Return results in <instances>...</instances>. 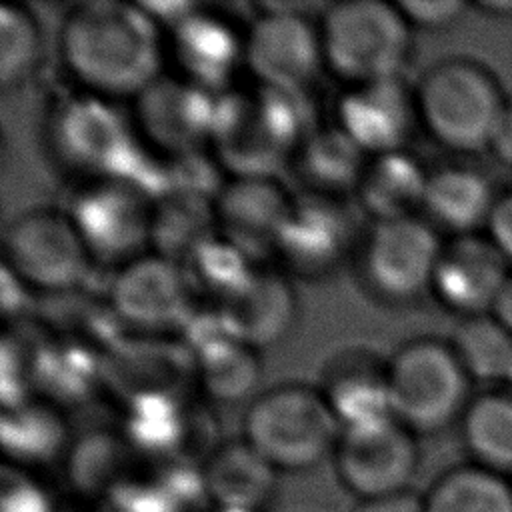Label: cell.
<instances>
[{"label":"cell","mask_w":512,"mask_h":512,"mask_svg":"<svg viewBox=\"0 0 512 512\" xmlns=\"http://www.w3.org/2000/svg\"><path fill=\"white\" fill-rule=\"evenodd\" d=\"M56 54L76 90L134 100L162 76L166 34L140 2L88 0L64 12Z\"/></svg>","instance_id":"1"},{"label":"cell","mask_w":512,"mask_h":512,"mask_svg":"<svg viewBox=\"0 0 512 512\" xmlns=\"http://www.w3.org/2000/svg\"><path fill=\"white\" fill-rule=\"evenodd\" d=\"M412 88L418 126L438 146L456 154L488 152L508 98L484 64L450 56L430 64Z\"/></svg>","instance_id":"2"},{"label":"cell","mask_w":512,"mask_h":512,"mask_svg":"<svg viewBox=\"0 0 512 512\" xmlns=\"http://www.w3.org/2000/svg\"><path fill=\"white\" fill-rule=\"evenodd\" d=\"M324 68L342 86L400 78L412 52V26L396 2L342 0L316 22Z\"/></svg>","instance_id":"3"},{"label":"cell","mask_w":512,"mask_h":512,"mask_svg":"<svg viewBox=\"0 0 512 512\" xmlns=\"http://www.w3.org/2000/svg\"><path fill=\"white\" fill-rule=\"evenodd\" d=\"M46 146L80 184L100 178L134 182L144 166L132 122L118 114L114 102L80 90L56 100L46 114Z\"/></svg>","instance_id":"4"},{"label":"cell","mask_w":512,"mask_h":512,"mask_svg":"<svg viewBox=\"0 0 512 512\" xmlns=\"http://www.w3.org/2000/svg\"><path fill=\"white\" fill-rule=\"evenodd\" d=\"M340 422L318 386L284 382L256 394L242 416V438L278 472H300L332 454Z\"/></svg>","instance_id":"5"},{"label":"cell","mask_w":512,"mask_h":512,"mask_svg":"<svg viewBox=\"0 0 512 512\" xmlns=\"http://www.w3.org/2000/svg\"><path fill=\"white\" fill-rule=\"evenodd\" d=\"M294 96L256 86L218 98L212 146L232 176H274L282 162L292 160L306 134Z\"/></svg>","instance_id":"6"},{"label":"cell","mask_w":512,"mask_h":512,"mask_svg":"<svg viewBox=\"0 0 512 512\" xmlns=\"http://www.w3.org/2000/svg\"><path fill=\"white\" fill-rule=\"evenodd\" d=\"M470 382L444 340L414 338L388 358L392 416L416 436L440 432L460 420L472 400Z\"/></svg>","instance_id":"7"},{"label":"cell","mask_w":512,"mask_h":512,"mask_svg":"<svg viewBox=\"0 0 512 512\" xmlns=\"http://www.w3.org/2000/svg\"><path fill=\"white\" fill-rule=\"evenodd\" d=\"M442 244L422 216L370 222L354 250L356 276L382 304L414 302L430 292Z\"/></svg>","instance_id":"8"},{"label":"cell","mask_w":512,"mask_h":512,"mask_svg":"<svg viewBox=\"0 0 512 512\" xmlns=\"http://www.w3.org/2000/svg\"><path fill=\"white\" fill-rule=\"evenodd\" d=\"M66 210L34 206L16 214L2 236V266L30 292L62 294L76 288L92 266Z\"/></svg>","instance_id":"9"},{"label":"cell","mask_w":512,"mask_h":512,"mask_svg":"<svg viewBox=\"0 0 512 512\" xmlns=\"http://www.w3.org/2000/svg\"><path fill=\"white\" fill-rule=\"evenodd\" d=\"M156 200L124 178L82 182L66 208L92 260L120 266L144 256Z\"/></svg>","instance_id":"10"},{"label":"cell","mask_w":512,"mask_h":512,"mask_svg":"<svg viewBox=\"0 0 512 512\" xmlns=\"http://www.w3.org/2000/svg\"><path fill=\"white\" fill-rule=\"evenodd\" d=\"M246 26L244 68L256 86L300 94L324 68L316 24L304 4L264 2Z\"/></svg>","instance_id":"11"},{"label":"cell","mask_w":512,"mask_h":512,"mask_svg":"<svg viewBox=\"0 0 512 512\" xmlns=\"http://www.w3.org/2000/svg\"><path fill=\"white\" fill-rule=\"evenodd\" d=\"M344 488L360 500L410 488L418 468L416 434L394 416L346 426L332 450Z\"/></svg>","instance_id":"12"},{"label":"cell","mask_w":512,"mask_h":512,"mask_svg":"<svg viewBox=\"0 0 512 512\" xmlns=\"http://www.w3.org/2000/svg\"><path fill=\"white\" fill-rule=\"evenodd\" d=\"M360 234L344 198L302 192L292 200L272 254L288 274L314 280L354 256Z\"/></svg>","instance_id":"13"},{"label":"cell","mask_w":512,"mask_h":512,"mask_svg":"<svg viewBox=\"0 0 512 512\" xmlns=\"http://www.w3.org/2000/svg\"><path fill=\"white\" fill-rule=\"evenodd\" d=\"M132 126L146 146L174 156L212 144L218 98L176 76H160L134 100Z\"/></svg>","instance_id":"14"},{"label":"cell","mask_w":512,"mask_h":512,"mask_svg":"<svg viewBox=\"0 0 512 512\" xmlns=\"http://www.w3.org/2000/svg\"><path fill=\"white\" fill-rule=\"evenodd\" d=\"M166 62L176 66V78L204 88L220 90L244 66L246 28L224 14L196 4L166 32Z\"/></svg>","instance_id":"15"},{"label":"cell","mask_w":512,"mask_h":512,"mask_svg":"<svg viewBox=\"0 0 512 512\" xmlns=\"http://www.w3.org/2000/svg\"><path fill=\"white\" fill-rule=\"evenodd\" d=\"M334 124L366 156L406 150L418 126L414 88L402 76L346 86L334 106Z\"/></svg>","instance_id":"16"},{"label":"cell","mask_w":512,"mask_h":512,"mask_svg":"<svg viewBox=\"0 0 512 512\" xmlns=\"http://www.w3.org/2000/svg\"><path fill=\"white\" fill-rule=\"evenodd\" d=\"M110 306L128 324L168 328L192 314V284L174 260L144 254L120 266L110 286Z\"/></svg>","instance_id":"17"},{"label":"cell","mask_w":512,"mask_h":512,"mask_svg":"<svg viewBox=\"0 0 512 512\" xmlns=\"http://www.w3.org/2000/svg\"><path fill=\"white\" fill-rule=\"evenodd\" d=\"M512 268L486 234L452 236L442 244L430 292L450 312L490 314Z\"/></svg>","instance_id":"18"},{"label":"cell","mask_w":512,"mask_h":512,"mask_svg":"<svg viewBox=\"0 0 512 512\" xmlns=\"http://www.w3.org/2000/svg\"><path fill=\"white\" fill-rule=\"evenodd\" d=\"M292 200L276 176H232L214 198L216 230L252 256L272 252Z\"/></svg>","instance_id":"19"},{"label":"cell","mask_w":512,"mask_h":512,"mask_svg":"<svg viewBox=\"0 0 512 512\" xmlns=\"http://www.w3.org/2000/svg\"><path fill=\"white\" fill-rule=\"evenodd\" d=\"M318 390L342 428L392 416L388 358L370 348L332 354L320 370Z\"/></svg>","instance_id":"20"},{"label":"cell","mask_w":512,"mask_h":512,"mask_svg":"<svg viewBox=\"0 0 512 512\" xmlns=\"http://www.w3.org/2000/svg\"><path fill=\"white\" fill-rule=\"evenodd\" d=\"M278 470L244 438L220 442L200 468L216 510L260 512L272 498Z\"/></svg>","instance_id":"21"},{"label":"cell","mask_w":512,"mask_h":512,"mask_svg":"<svg viewBox=\"0 0 512 512\" xmlns=\"http://www.w3.org/2000/svg\"><path fill=\"white\" fill-rule=\"evenodd\" d=\"M498 200L490 180L476 168L446 164L428 170L422 218L452 236L478 234L486 228Z\"/></svg>","instance_id":"22"},{"label":"cell","mask_w":512,"mask_h":512,"mask_svg":"<svg viewBox=\"0 0 512 512\" xmlns=\"http://www.w3.org/2000/svg\"><path fill=\"white\" fill-rule=\"evenodd\" d=\"M220 308L234 336L260 350L280 342L290 332L298 300L286 274L256 270L252 280Z\"/></svg>","instance_id":"23"},{"label":"cell","mask_w":512,"mask_h":512,"mask_svg":"<svg viewBox=\"0 0 512 512\" xmlns=\"http://www.w3.org/2000/svg\"><path fill=\"white\" fill-rule=\"evenodd\" d=\"M428 170L408 150L368 156L358 186L356 204L370 222L400 220L422 214Z\"/></svg>","instance_id":"24"},{"label":"cell","mask_w":512,"mask_h":512,"mask_svg":"<svg viewBox=\"0 0 512 512\" xmlns=\"http://www.w3.org/2000/svg\"><path fill=\"white\" fill-rule=\"evenodd\" d=\"M0 432L6 464L26 472L64 460L72 444L60 406L44 398L2 408Z\"/></svg>","instance_id":"25"},{"label":"cell","mask_w":512,"mask_h":512,"mask_svg":"<svg viewBox=\"0 0 512 512\" xmlns=\"http://www.w3.org/2000/svg\"><path fill=\"white\" fill-rule=\"evenodd\" d=\"M366 160L368 156L332 124L306 132L290 162L304 184L302 192L344 198L354 194Z\"/></svg>","instance_id":"26"},{"label":"cell","mask_w":512,"mask_h":512,"mask_svg":"<svg viewBox=\"0 0 512 512\" xmlns=\"http://www.w3.org/2000/svg\"><path fill=\"white\" fill-rule=\"evenodd\" d=\"M138 456L122 434L94 430L74 440L64 466L72 488L88 500L112 498L136 472Z\"/></svg>","instance_id":"27"},{"label":"cell","mask_w":512,"mask_h":512,"mask_svg":"<svg viewBox=\"0 0 512 512\" xmlns=\"http://www.w3.org/2000/svg\"><path fill=\"white\" fill-rule=\"evenodd\" d=\"M460 426L474 464L502 476L512 474V392H486L472 398Z\"/></svg>","instance_id":"28"},{"label":"cell","mask_w":512,"mask_h":512,"mask_svg":"<svg viewBox=\"0 0 512 512\" xmlns=\"http://www.w3.org/2000/svg\"><path fill=\"white\" fill-rule=\"evenodd\" d=\"M194 378L202 392L216 402L246 398L260 378L258 350L236 336H222L196 352Z\"/></svg>","instance_id":"29"},{"label":"cell","mask_w":512,"mask_h":512,"mask_svg":"<svg viewBox=\"0 0 512 512\" xmlns=\"http://www.w3.org/2000/svg\"><path fill=\"white\" fill-rule=\"evenodd\" d=\"M426 512H512V486L478 464L444 472L424 496Z\"/></svg>","instance_id":"30"},{"label":"cell","mask_w":512,"mask_h":512,"mask_svg":"<svg viewBox=\"0 0 512 512\" xmlns=\"http://www.w3.org/2000/svg\"><path fill=\"white\" fill-rule=\"evenodd\" d=\"M448 342L470 380L506 382L512 368V332L492 314L462 318Z\"/></svg>","instance_id":"31"},{"label":"cell","mask_w":512,"mask_h":512,"mask_svg":"<svg viewBox=\"0 0 512 512\" xmlns=\"http://www.w3.org/2000/svg\"><path fill=\"white\" fill-rule=\"evenodd\" d=\"M250 256L252 254L242 250L238 244L216 232L186 258L184 270L192 286H200L202 290L218 296L224 304L256 274L258 268L252 266Z\"/></svg>","instance_id":"32"},{"label":"cell","mask_w":512,"mask_h":512,"mask_svg":"<svg viewBox=\"0 0 512 512\" xmlns=\"http://www.w3.org/2000/svg\"><path fill=\"white\" fill-rule=\"evenodd\" d=\"M44 50L42 26L26 4L0 8V86L14 90L24 84L40 64Z\"/></svg>","instance_id":"33"},{"label":"cell","mask_w":512,"mask_h":512,"mask_svg":"<svg viewBox=\"0 0 512 512\" xmlns=\"http://www.w3.org/2000/svg\"><path fill=\"white\" fill-rule=\"evenodd\" d=\"M2 512H58L48 492L30 478V472L4 464Z\"/></svg>","instance_id":"34"},{"label":"cell","mask_w":512,"mask_h":512,"mask_svg":"<svg viewBox=\"0 0 512 512\" xmlns=\"http://www.w3.org/2000/svg\"><path fill=\"white\" fill-rule=\"evenodd\" d=\"M396 6L412 30L430 32L454 26L468 8L462 0H398Z\"/></svg>","instance_id":"35"},{"label":"cell","mask_w":512,"mask_h":512,"mask_svg":"<svg viewBox=\"0 0 512 512\" xmlns=\"http://www.w3.org/2000/svg\"><path fill=\"white\" fill-rule=\"evenodd\" d=\"M484 230L490 242L512 268V190L498 194Z\"/></svg>","instance_id":"36"},{"label":"cell","mask_w":512,"mask_h":512,"mask_svg":"<svg viewBox=\"0 0 512 512\" xmlns=\"http://www.w3.org/2000/svg\"><path fill=\"white\" fill-rule=\"evenodd\" d=\"M352 512H426V510H424V498L414 494L408 488L396 494L360 500Z\"/></svg>","instance_id":"37"},{"label":"cell","mask_w":512,"mask_h":512,"mask_svg":"<svg viewBox=\"0 0 512 512\" xmlns=\"http://www.w3.org/2000/svg\"><path fill=\"white\" fill-rule=\"evenodd\" d=\"M488 152L508 170H512V98H508L504 112L498 120Z\"/></svg>","instance_id":"38"},{"label":"cell","mask_w":512,"mask_h":512,"mask_svg":"<svg viewBox=\"0 0 512 512\" xmlns=\"http://www.w3.org/2000/svg\"><path fill=\"white\" fill-rule=\"evenodd\" d=\"M28 292L30 290L8 268L2 266V314L6 320L22 312Z\"/></svg>","instance_id":"39"},{"label":"cell","mask_w":512,"mask_h":512,"mask_svg":"<svg viewBox=\"0 0 512 512\" xmlns=\"http://www.w3.org/2000/svg\"><path fill=\"white\" fill-rule=\"evenodd\" d=\"M490 314L496 320H500L512 332V274L506 280V284H504V288H502V292H500V296H498Z\"/></svg>","instance_id":"40"},{"label":"cell","mask_w":512,"mask_h":512,"mask_svg":"<svg viewBox=\"0 0 512 512\" xmlns=\"http://www.w3.org/2000/svg\"><path fill=\"white\" fill-rule=\"evenodd\" d=\"M474 6L492 18H512V0H480Z\"/></svg>","instance_id":"41"},{"label":"cell","mask_w":512,"mask_h":512,"mask_svg":"<svg viewBox=\"0 0 512 512\" xmlns=\"http://www.w3.org/2000/svg\"><path fill=\"white\" fill-rule=\"evenodd\" d=\"M506 384L510 386V392H512V368H510V372H508V378H506Z\"/></svg>","instance_id":"42"},{"label":"cell","mask_w":512,"mask_h":512,"mask_svg":"<svg viewBox=\"0 0 512 512\" xmlns=\"http://www.w3.org/2000/svg\"><path fill=\"white\" fill-rule=\"evenodd\" d=\"M216 512H236V510H216Z\"/></svg>","instance_id":"43"},{"label":"cell","mask_w":512,"mask_h":512,"mask_svg":"<svg viewBox=\"0 0 512 512\" xmlns=\"http://www.w3.org/2000/svg\"><path fill=\"white\" fill-rule=\"evenodd\" d=\"M110 512H112V510H110Z\"/></svg>","instance_id":"44"}]
</instances>
